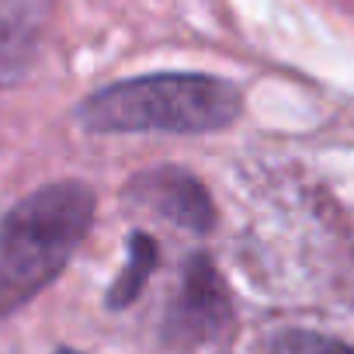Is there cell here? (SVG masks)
Wrapping results in <instances>:
<instances>
[{"label": "cell", "mask_w": 354, "mask_h": 354, "mask_svg": "<svg viewBox=\"0 0 354 354\" xmlns=\"http://www.w3.org/2000/svg\"><path fill=\"white\" fill-rule=\"evenodd\" d=\"M94 223V192L80 181L42 185L0 219V313L32 302L70 264Z\"/></svg>", "instance_id": "1"}, {"label": "cell", "mask_w": 354, "mask_h": 354, "mask_svg": "<svg viewBox=\"0 0 354 354\" xmlns=\"http://www.w3.org/2000/svg\"><path fill=\"white\" fill-rule=\"evenodd\" d=\"M240 91L212 73H146L80 101L77 118L97 136L129 132H219L236 122Z\"/></svg>", "instance_id": "2"}, {"label": "cell", "mask_w": 354, "mask_h": 354, "mask_svg": "<svg viewBox=\"0 0 354 354\" xmlns=\"http://www.w3.org/2000/svg\"><path fill=\"white\" fill-rule=\"evenodd\" d=\"M230 323V295L226 281L219 278L216 264L205 254H195L185 264L181 292H177L170 313H167V337L181 347L209 344L219 337Z\"/></svg>", "instance_id": "3"}, {"label": "cell", "mask_w": 354, "mask_h": 354, "mask_svg": "<svg viewBox=\"0 0 354 354\" xmlns=\"http://www.w3.org/2000/svg\"><path fill=\"white\" fill-rule=\"evenodd\" d=\"M125 198L198 236L212 233L216 226V205L209 192L202 188L198 177H192L188 170H177V167H156V170L132 177L125 188Z\"/></svg>", "instance_id": "4"}, {"label": "cell", "mask_w": 354, "mask_h": 354, "mask_svg": "<svg viewBox=\"0 0 354 354\" xmlns=\"http://www.w3.org/2000/svg\"><path fill=\"white\" fill-rule=\"evenodd\" d=\"M46 25L42 0H0V84H15L39 56Z\"/></svg>", "instance_id": "5"}, {"label": "cell", "mask_w": 354, "mask_h": 354, "mask_svg": "<svg viewBox=\"0 0 354 354\" xmlns=\"http://www.w3.org/2000/svg\"><path fill=\"white\" fill-rule=\"evenodd\" d=\"M156 268V243L146 233H132L129 236V261L125 271L115 278V285L108 288V306L111 309H125L139 299V292L146 288L149 274Z\"/></svg>", "instance_id": "6"}, {"label": "cell", "mask_w": 354, "mask_h": 354, "mask_svg": "<svg viewBox=\"0 0 354 354\" xmlns=\"http://www.w3.org/2000/svg\"><path fill=\"white\" fill-rule=\"evenodd\" d=\"M261 354H354L344 340L316 330H281L268 340Z\"/></svg>", "instance_id": "7"}, {"label": "cell", "mask_w": 354, "mask_h": 354, "mask_svg": "<svg viewBox=\"0 0 354 354\" xmlns=\"http://www.w3.org/2000/svg\"><path fill=\"white\" fill-rule=\"evenodd\" d=\"M66 354H70V351H66Z\"/></svg>", "instance_id": "8"}]
</instances>
